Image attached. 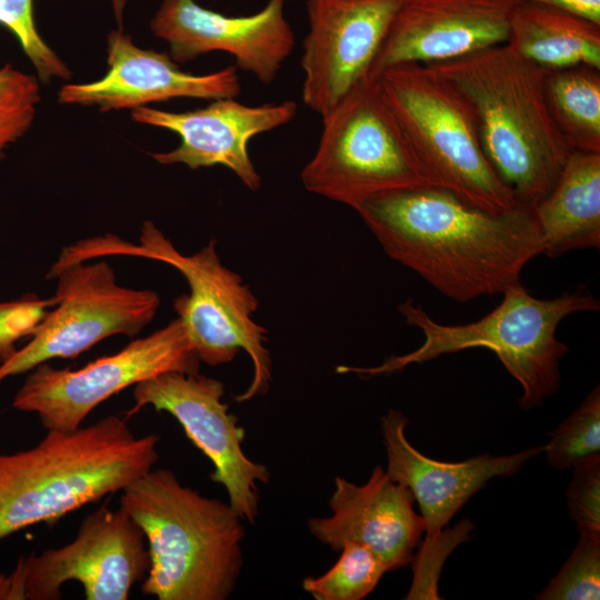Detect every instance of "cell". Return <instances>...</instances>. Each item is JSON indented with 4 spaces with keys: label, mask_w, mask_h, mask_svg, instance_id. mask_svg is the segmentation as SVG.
Wrapping results in <instances>:
<instances>
[{
    "label": "cell",
    "mask_w": 600,
    "mask_h": 600,
    "mask_svg": "<svg viewBox=\"0 0 600 600\" xmlns=\"http://www.w3.org/2000/svg\"><path fill=\"white\" fill-rule=\"evenodd\" d=\"M383 251L458 302L502 293L542 254L532 207L490 212L431 186L370 198L356 209Z\"/></svg>",
    "instance_id": "6da1fadb"
},
{
    "label": "cell",
    "mask_w": 600,
    "mask_h": 600,
    "mask_svg": "<svg viewBox=\"0 0 600 600\" xmlns=\"http://www.w3.org/2000/svg\"><path fill=\"white\" fill-rule=\"evenodd\" d=\"M159 441L110 414L69 432L47 430L29 449L0 452V541L122 491L154 468Z\"/></svg>",
    "instance_id": "7a4b0ae2"
},
{
    "label": "cell",
    "mask_w": 600,
    "mask_h": 600,
    "mask_svg": "<svg viewBox=\"0 0 600 600\" xmlns=\"http://www.w3.org/2000/svg\"><path fill=\"white\" fill-rule=\"evenodd\" d=\"M429 66L464 96L492 168L520 203L534 208L573 151L548 108V70L508 42Z\"/></svg>",
    "instance_id": "3957f363"
},
{
    "label": "cell",
    "mask_w": 600,
    "mask_h": 600,
    "mask_svg": "<svg viewBox=\"0 0 600 600\" xmlns=\"http://www.w3.org/2000/svg\"><path fill=\"white\" fill-rule=\"evenodd\" d=\"M120 507L144 533L150 568L141 584L158 600H226L239 580L243 519L228 502L152 468L121 491Z\"/></svg>",
    "instance_id": "277c9868"
},
{
    "label": "cell",
    "mask_w": 600,
    "mask_h": 600,
    "mask_svg": "<svg viewBox=\"0 0 600 600\" xmlns=\"http://www.w3.org/2000/svg\"><path fill=\"white\" fill-rule=\"evenodd\" d=\"M102 256H132L157 260L176 268L187 280L190 293L173 301L174 311L200 362L216 367L231 362L244 350L253 366L249 387L236 400L264 394L272 379L267 330L253 320L258 300L242 278L223 266L210 240L192 254H183L150 220L142 224L139 243L106 234L82 239L66 247L54 270Z\"/></svg>",
    "instance_id": "5b68a950"
},
{
    "label": "cell",
    "mask_w": 600,
    "mask_h": 600,
    "mask_svg": "<svg viewBox=\"0 0 600 600\" xmlns=\"http://www.w3.org/2000/svg\"><path fill=\"white\" fill-rule=\"evenodd\" d=\"M501 302L477 321L447 326L434 321L412 299L399 306L400 313L424 337L416 350L387 358L374 367L339 366V373L361 378L388 376L410 364L423 363L442 354L486 348L496 353L506 370L520 383L519 404L523 410L542 406L560 387V361L569 348L556 331L568 316L599 310L600 303L586 287L552 299L533 297L516 283L502 292Z\"/></svg>",
    "instance_id": "8992f818"
},
{
    "label": "cell",
    "mask_w": 600,
    "mask_h": 600,
    "mask_svg": "<svg viewBox=\"0 0 600 600\" xmlns=\"http://www.w3.org/2000/svg\"><path fill=\"white\" fill-rule=\"evenodd\" d=\"M374 79L428 186L490 212L522 204L489 162L472 109L454 84L420 63L392 66Z\"/></svg>",
    "instance_id": "52a82bcc"
},
{
    "label": "cell",
    "mask_w": 600,
    "mask_h": 600,
    "mask_svg": "<svg viewBox=\"0 0 600 600\" xmlns=\"http://www.w3.org/2000/svg\"><path fill=\"white\" fill-rule=\"evenodd\" d=\"M303 187L353 210L379 194L428 186L377 80L367 76L326 116Z\"/></svg>",
    "instance_id": "ba28073f"
},
{
    "label": "cell",
    "mask_w": 600,
    "mask_h": 600,
    "mask_svg": "<svg viewBox=\"0 0 600 600\" xmlns=\"http://www.w3.org/2000/svg\"><path fill=\"white\" fill-rule=\"evenodd\" d=\"M407 417L389 409L381 418V432L387 452L386 472L396 482L409 488L424 521L426 539L413 556V581L408 599H439L437 581L440 568L451 550L464 541L473 529L467 519L457 533L443 531L467 501L496 477H510L544 447H533L512 454L483 453L460 462L431 459L408 441Z\"/></svg>",
    "instance_id": "9c48e42d"
},
{
    "label": "cell",
    "mask_w": 600,
    "mask_h": 600,
    "mask_svg": "<svg viewBox=\"0 0 600 600\" xmlns=\"http://www.w3.org/2000/svg\"><path fill=\"white\" fill-rule=\"evenodd\" d=\"M51 279H57L56 304L30 341L0 363V383L52 359L76 358L106 338L134 337L160 306L158 292L118 284L107 261L74 263Z\"/></svg>",
    "instance_id": "30bf717a"
},
{
    "label": "cell",
    "mask_w": 600,
    "mask_h": 600,
    "mask_svg": "<svg viewBox=\"0 0 600 600\" xmlns=\"http://www.w3.org/2000/svg\"><path fill=\"white\" fill-rule=\"evenodd\" d=\"M179 318L151 334L136 339L119 352L77 370L48 362L27 374L12 400L13 409L36 413L47 430L73 431L100 403L120 391L169 371L199 372Z\"/></svg>",
    "instance_id": "8fae6325"
},
{
    "label": "cell",
    "mask_w": 600,
    "mask_h": 600,
    "mask_svg": "<svg viewBox=\"0 0 600 600\" xmlns=\"http://www.w3.org/2000/svg\"><path fill=\"white\" fill-rule=\"evenodd\" d=\"M149 568L141 528L121 507L102 506L82 519L72 541L18 559L7 574L9 600H58L69 581L82 586L87 600H127Z\"/></svg>",
    "instance_id": "7c38bea8"
},
{
    "label": "cell",
    "mask_w": 600,
    "mask_h": 600,
    "mask_svg": "<svg viewBox=\"0 0 600 600\" xmlns=\"http://www.w3.org/2000/svg\"><path fill=\"white\" fill-rule=\"evenodd\" d=\"M127 419L144 407L171 414L187 437L212 462L211 480L224 487L230 506L249 523L259 514V486L268 483V468L242 450L244 429L223 402L220 380L180 371L163 372L133 386Z\"/></svg>",
    "instance_id": "4fadbf2b"
},
{
    "label": "cell",
    "mask_w": 600,
    "mask_h": 600,
    "mask_svg": "<svg viewBox=\"0 0 600 600\" xmlns=\"http://www.w3.org/2000/svg\"><path fill=\"white\" fill-rule=\"evenodd\" d=\"M401 0H307L303 103L321 118L363 78Z\"/></svg>",
    "instance_id": "5bb4252c"
},
{
    "label": "cell",
    "mask_w": 600,
    "mask_h": 600,
    "mask_svg": "<svg viewBox=\"0 0 600 600\" xmlns=\"http://www.w3.org/2000/svg\"><path fill=\"white\" fill-rule=\"evenodd\" d=\"M153 34L169 44L171 59L184 63L222 51L236 68L270 84L296 47L284 14V0H269L250 16H226L194 0H163L150 22Z\"/></svg>",
    "instance_id": "9a60e30c"
},
{
    "label": "cell",
    "mask_w": 600,
    "mask_h": 600,
    "mask_svg": "<svg viewBox=\"0 0 600 600\" xmlns=\"http://www.w3.org/2000/svg\"><path fill=\"white\" fill-rule=\"evenodd\" d=\"M297 111L292 100L248 106L236 98H222L183 112L139 107L132 110L131 118L179 136L180 144L176 149L151 154L157 162L182 163L190 169L222 166L256 192L261 177L250 158V140L289 123Z\"/></svg>",
    "instance_id": "2e32d148"
},
{
    "label": "cell",
    "mask_w": 600,
    "mask_h": 600,
    "mask_svg": "<svg viewBox=\"0 0 600 600\" xmlns=\"http://www.w3.org/2000/svg\"><path fill=\"white\" fill-rule=\"evenodd\" d=\"M519 0H401L369 76L447 62L508 42Z\"/></svg>",
    "instance_id": "e0dca14e"
},
{
    "label": "cell",
    "mask_w": 600,
    "mask_h": 600,
    "mask_svg": "<svg viewBox=\"0 0 600 600\" xmlns=\"http://www.w3.org/2000/svg\"><path fill=\"white\" fill-rule=\"evenodd\" d=\"M413 503L411 490L376 466L362 486L336 477L328 500L331 514L309 519L308 528L334 551L347 542L359 543L370 549L388 571L398 570L411 563L424 532V521Z\"/></svg>",
    "instance_id": "ac0fdd59"
},
{
    "label": "cell",
    "mask_w": 600,
    "mask_h": 600,
    "mask_svg": "<svg viewBox=\"0 0 600 600\" xmlns=\"http://www.w3.org/2000/svg\"><path fill=\"white\" fill-rule=\"evenodd\" d=\"M107 53L104 77L89 83L64 84L58 93L60 103L110 111L174 98H237L241 92L234 66L207 74L188 73L169 54L137 47L121 30L108 34Z\"/></svg>",
    "instance_id": "d6986e66"
},
{
    "label": "cell",
    "mask_w": 600,
    "mask_h": 600,
    "mask_svg": "<svg viewBox=\"0 0 600 600\" xmlns=\"http://www.w3.org/2000/svg\"><path fill=\"white\" fill-rule=\"evenodd\" d=\"M542 254L600 247V153L573 150L551 191L534 206Z\"/></svg>",
    "instance_id": "ffe728a7"
},
{
    "label": "cell",
    "mask_w": 600,
    "mask_h": 600,
    "mask_svg": "<svg viewBox=\"0 0 600 600\" xmlns=\"http://www.w3.org/2000/svg\"><path fill=\"white\" fill-rule=\"evenodd\" d=\"M508 43L547 70L600 69V26L550 6L518 1Z\"/></svg>",
    "instance_id": "44dd1931"
},
{
    "label": "cell",
    "mask_w": 600,
    "mask_h": 600,
    "mask_svg": "<svg viewBox=\"0 0 600 600\" xmlns=\"http://www.w3.org/2000/svg\"><path fill=\"white\" fill-rule=\"evenodd\" d=\"M600 69L578 66L548 70L551 117L572 150L600 153Z\"/></svg>",
    "instance_id": "7402d4cb"
},
{
    "label": "cell",
    "mask_w": 600,
    "mask_h": 600,
    "mask_svg": "<svg viewBox=\"0 0 600 600\" xmlns=\"http://www.w3.org/2000/svg\"><path fill=\"white\" fill-rule=\"evenodd\" d=\"M339 552V559L328 571L302 582L304 591L316 600L363 599L388 572L384 563L362 544L347 542Z\"/></svg>",
    "instance_id": "603a6c76"
},
{
    "label": "cell",
    "mask_w": 600,
    "mask_h": 600,
    "mask_svg": "<svg viewBox=\"0 0 600 600\" xmlns=\"http://www.w3.org/2000/svg\"><path fill=\"white\" fill-rule=\"evenodd\" d=\"M543 452L549 466L568 470L600 454V389L596 386L552 432Z\"/></svg>",
    "instance_id": "cb8c5ba5"
},
{
    "label": "cell",
    "mask_w": 600,
    "mask_h": 600,
    "mask_svg": "<svg viewBox=\"0 0 600 600\" xmlns=\"http://www.w3.org/2000/svg\"><path fill=\"white\" fill-rule=\"evenodd\" d=\"M41 100L39 81L10 64L0 68V160L30 129Z\"/></svg>",
    "instance_id": "d4e9b609"
},
{
    "label": "cell",
    "mask_w": 600,
    "mask_h": 600,
    "mask_svg": "<svg viewBox=\"0 0 600 600\" xmlns=\"http://www.w3.org/2000/svg\"><path fill=\"white\" fill-rule=\"evenodd\" d=\"M599 598L600 538L579 534V541L569 559L536 599L598 600Z\"/></svg>",
    "instance_id": "484cf974"
},
{
    "label": "cell",
    "mask_w": 600,
    "mask_h": 600,
    "mask_svg": "<svg viewBox=\"0 0 600 600\" xmlns=\"http://www.w3.org/2000/svg\"><path fill=\"white\" fill-rule=\"evenodd\" d=\"M0 24L18 39L23 52L33 64L38 78L70 79L71 72L59 56L39 34L33 18V0H0Z\"/></svg>",
    "instance_id": "4316f807"
},
{
    "label": "cell",
    "mask_w": 600,
    "mask_h": 600,
    "mask_svg": "<svg viewBox=\"0 0 600 600\" xmlns=\"http://www.w3.org/2000/svg\"><path fill=\"white\" fill-rule=\"evenodd\" d=\"M566 491L568 512L579 534L600 538V454L573 467Z\"/></svg>",
    "instance_id": "83f0119b"
},
{
    "label": "cell",
    "mask_w": 600,
    "mask_h": 600,
    "mask_svg": "<svg viewBox=\"0 0 600 600\" xmlns=\"http://www.w3.org/2000/svg\"><path fill=\"white\" fill-rule=\"evenodd\" d=\"M54 304V297L41 299L34 294L0 302V363L18 350V341L32 336Z\"/></svg>",
    "instance_id": "f1b7e54d"
},
{
    "label": "cell",
    "mask_w": 600,
    "mask_h": 600,
    "mask_svg": "<svg viewBox=\"0 0 600 600\" xmlns=\"http://www.w3.org/2000/svg\"><path fill=\"white\" fill-rule=\"evenodd\" d=\"M541 3L600 26V0H519Z\"/></svg>",
    "instance_id": "f546056e"
},
{
    "label": "cell",
    "mask_w": 600,
    "mask_h": 600,
    "mask_svg": "<svg viewBox=\"0 0 600 600\" xmlns=\"http://www.w3.org/2000/svg\"><path fill=\"white\" fill-rule=\"evenodd\" d=\"M126 2L127 0H112L114 14L120 27H121V21H122V11H123Z\"/></svg>",
    "instance_id": "4dcf8cb0"
}]
</instances>
